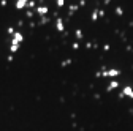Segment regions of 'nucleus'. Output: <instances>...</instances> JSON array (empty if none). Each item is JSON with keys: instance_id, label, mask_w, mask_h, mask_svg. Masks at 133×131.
<instances>
[{"instance_id": "6e6552de", "label": "nucleus", "mask_w": 133, "mask_h": 131, "mask_svg": "<svg viewBox=\"0 0 133 131\" xmlns=\"http://www.w3.org/2000/svg\"><path fill=\"white\" fill-rule=\"evenodd\" d=\"M76 37H78V38H82V32L78 30V32H76Z\"/></svg>"}, {"instance_id": "0eeeda50", "label": "nucleus", "mask_w": 133, "mask_h": 131, "mask_svg": "<svg viewBox=\"0 0 133 131\" xmlns=\"http://www.w3.org/2000/svg\"><path fill=\"white\" fill-rule=\"evenodd\" d=\"M97 19H98V13L95 11V13H92V21H97Z\"/></svg>"}, {"instance_id": "423d86ee", "label": "nucleus", "mask_w": 133, "mask_h": 131, "mask_svg": "<svg viewBox=\"0 0 133 131\" xmlns=\"http://www.w3.org/2000/svg\"><path fill=\"white\" fill-rule=\"evenodd\" d=\"M116 14H117V16H122V14H124L122 7H117V8H116Z\"/></svg>"}, {"instance_id": "1a4fd4ad", "label": "nucleus", "mask_w": 133, "mask_h": 131, "mask_svg": "<svg viewBox=\"0 0 133 131\" xmlns=\"http://www.w3.org/2000/svg\"><path fill=\"white\" fill-rule=\"evenodd\" d=\"M57 5H59V7H62V5H63V0H57Z\"/></svg>"}, {"instance_id": "f257e3e1", "label": "nucleus", "mask_w": 133, "mask_h": 131, "mask_svg": "<svg viewBox=\"0 0 133 131\" xmlns=\"http://www.w3.org/2000/svg\"><path fill=\"white\" fill-rule=\"evenodd\" d=\"M101 77H109V79H116L122 74V70L119 68H106V70H101Z\"/></svg>"}, {"instance_id": "20e7f679", "label": "nucleus", "mask_w": 133, "mask_h": 131, "mask_svg": "<svg viewBox=\"0 0 133 131\" xmlns=\"http://www.w3.org/2000/svg\"><path fill=\"white\" fill-rule=\"evenodd\" d=\"M46 13H48V8H46V7H40V8H38V14L43 16V14H46Z\"/></svg>"}, {"instance_id": "7ed1b4c3", "label": "nucleus", "mask_w": 133, "mask_h": 131, "mask_svg": "<svg viewBox=\"0 0 133 131\" xmlns=\"http://www.w3.org/2000/svg\"><path fill=\"white\" fill-rule=\"evenodd\" d=\"M119 87H120L119 79H111L109 84H108V87H106V92H113V90H116V88H119Z\"/></svg>"}, {"instance_id": "39448f33", "label": "nucleus", "mask_w": 133, "mask_h": 131, "mask_svg": "<svg viewBox=\"0 0 133 131\" xmlns=\"http://www.w3.org/2000/svg\"><path fill=\"white\" fill-rule=\"evenodd\" d=\"M57 30H63V22H62V19L57 21Z\"/></svg>"}, {"instance_id": "f03ea898", "label": "nucleus", "mask_w": 133, "mask_h": 131, "mask_svg": "<svg viewBox=\"0 0 133 131\" xmlns=\"http://www.w3.org/2000/svg\"><path fill=\"white\" fill-rule=\"evenodd\" d=\"M130 98V100H133V87L128 84V85H124L122 87V90L119 92V98Z\"/></svg>"}]
</instances>
